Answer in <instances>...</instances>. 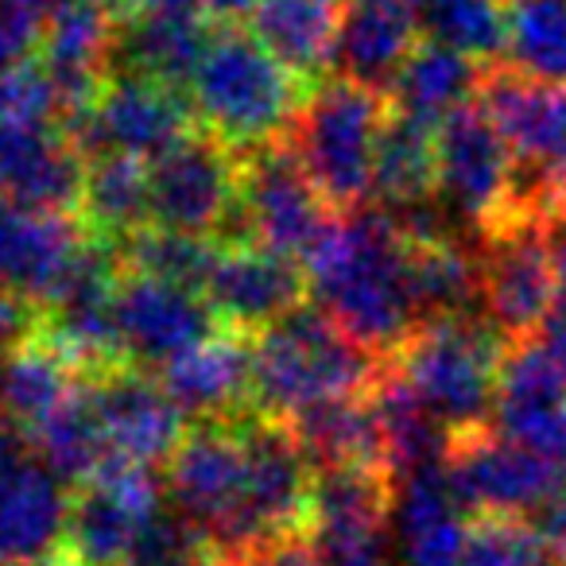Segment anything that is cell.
Segmentation results:
<instances>
[{
    "label": "cell",
    "instance_id": "d4e9b609",
    "mask_svg": "<svg viewBox=\"0 0 566 566\" xmlns=\"http://www.w3.org/2000/svg\"><path fill=\"white\" fill-rule=\"evenodd\" d=\"M396 535L408 566H462L470 520L442 465L400 481Z\"/></svg>",
    "mask_w": 566,
    "mask_h": 566
},
{
    "label": "cell",
    "instance_id": "8fae6325",
    "mask_svg": "<svg viewBox=\"0 0 566 566\" xmlns=\"http://www.w3.org/2000/svg\"><path fill=\"white\" fill-rule=\"evenodd\" d=\"M442 470L473 516H532L566 481L555 458L509 439L493 423L450 434Z\"/></svg>",
    "mask_w": 566,
    "mask_h": 566
},
{
    "label": "cell",
    "instance_id": "bcb514c9",
    "mask_svg": "<svg viewBox=\"0 0 566 566\" xmlns=\"http://www.w3.org/2000/svg\"><path fill=\"white\" fill-rule=\"evenodd\" d=\"M551 244H555V264H558V280H563V300H566V218H558L551 226Z\"/></svg>",
    "mask_w": 566,
    "mask_h": 566
},
{
    "label": "cell",
    "instance_id": "836d02e7",
    "mask_svg": "<svg viewBox=\"0 0 566 566\" xmlns=\"http://www.w3.org/2000/svg\"><path fill=\"white\" fill-rule=\"evenodd\" d=\"M28 442H32L35 458L71 489H78L82 481L94 478L105 458H109V442H105L102 419L94 411L90 380L71 400L59 403L43 423H35L28 431Z\"/></svg>",
    "mask_w": 566,
    "mask_h": 566
},
{
    "label": "cell",
    "instance_id": "7dc6e473",
    "mask_svg": "<svg viewBox=\"0 0 566 566\" xmlns=\"http://www.w3.org/2000/svg\"><path fill=\"white\" fill-rule=\"evenodd\" d=\"M206 566H241V563H237V558H226V555H213Z\"/></svg>",
    "mask_w": 566,
    "mask_h": 566
},
{
    "label": "cell",
    "instance_id": "7bdbcfd3",
    "mask_svg": "<svg viewBox=\"0 0 566 566\" xmlns=\"http://www.w3.org/2000/svg\"><path fill=\"white\" fill-rule=\"evenodd\" d=\"M35 318H40V311H35L24 295L12 292L9 283H0V354H4L12 342L24 338V334H32Z\"/></svg>",
    "mask_w": 566,
    "mask_h": 566
},
{
    "label": "cell",
    "instance_id": "6da1fadb",
    "mask_svg": "<svg viewBox=\"0 0 566 566\" xmlns=\"http://www.w3.org/2000/svg\"><path fill=\"white\" fill-rule=\"evenodd\" d=\"M303 264L315 307L385 361L423 326L411 295V244L385 206L338 213Z\"/></svg>",
    "mask_w": 566,
    "mask_h": 566
},
{
    "label": "cell",
    "instance_id": "d590c367",
    "mask_svg": "<svg viewBox=\"0 0 566 566\" xmlns=\"http://www.w3.org/2000/svg\"><path fill=\"white\" fill-rule=\"evenodd\" d=\"M509 66L539 82H566V0H504Z\"/></svg>",
    "mask_w": 566,
    "mask_h": 566
},
{
    "label": "cell",
    "instance_id": "30bf717a",
    "mask_svg": "<svg viewBox=\"0 0 566 566\" xmlns=\"http://www.w3.org/2000/svg\"><path fill=\"white\" fill-rule=\"evenodd\" d=\"M481 307L509 346L539 338L547 318L563 303L551 226L539 218H516L489 237H478Z\"/></svg>",
    "mask_w": 566,
    "mask_h": 566
},
{
    "label": "cell",
    "instance_id": "8d00e7d4",
    "mask_svg": "<svg viewBox=\"0 0 566 566\" xmlns=\"http://www.w3.org/2000/svg\"><path fill=\"white\" fill-rule=\"evenodd\" d=\"M423 32L478 63H501L509 24L504 0H423Z\"/></svg>",
    "mask_w": 566,
    "mask_h": 566
},
{
    "label": "cell",
    "instance_id": "ba28073f",
    "mask_svg": "<svg viewBox=\"0 0 566 566\" xmlns=\"http://www.w3.org/2000/svg\"><path fill=\"white\" fill-rule=\"evenodd\" d=\"M439 198L473 237L520 218L516 151L481 102L462 105L439 125Z\"/></svg>",
    "mask_w": 566,
    "mask_h": 566
},
{
    "label": "cell",
    "instance_id": "5bb4252c",
    "mask_svg": "<svg viewBox=\"0 0 566 566\" xmlns=\"http://www.w3.org/2000/svg\"><path fill=\"white\" fill-rule=\"evenodd\" d=\"M237 195H241V156L206 128L151 164L156 226L226 241L237 218Z\"/></svg>",
    "mask_w": 566,
    "mask_h": 566
},
{
    "label": "cell",
    "instance_id": "d6a6232c",
    "mask_svg": "<svg viewBox=\"0 0 566 566\" xmlns=\"http://www.w3.org/2000/svg\"><path fill=\"white\" fill-rule=\"evenodd\" d=\"M411 295H416V307L423 323L478 315V303H481L478 244H465L462 237L411 244Z\"/></svg>",
    "mask_w": 566,
    "mask_h": 566
},
{
    "label": "cell",
    "instance_id": "b9f144b4",
    "mask_svg": "<svg viewBox=\"0 0 566 566\" xmlns=\"http://www.w3.org/2000/svg\"><path fill=\"white\" fill-rule=\"evenodd\" d=\"M527 524L535 527V535L543 539V547L566 566V481L527 516Z\"/></svg>",
    "mask_w": 566,
    "mask_h": 566
},
{
    "label": "cell",
    "instance_id": "ffe728a7",
    "mask_svg": "<svg viewBox=\"0 0 566 566\" xmlns=\"http://www.w3.org/2000/svg\"><path fill=\"white\" fill-rule=\"evenodd\" d=\"M90 159L59 125H0V198L28 210L78 213Z\"/></svg>",
    "mask_w": 566,
    "mask_h": 566
},
{
    "label": "cell",
    "instance_id": "ee69618b",
    "mask_svg": "<svg viewBox=\"0 0 566 566\" xmlns=\"http://www.w3.org/2000/svg\"><path fill=\"white\" fill-rule=\"evenodd\" d=\"M198 4H202V12L213 24H241V20L252 17L260 0H198Z\"/></svg>",
    "mask_w": 566,
    "mask_h": 566
},
{
    "label": "cell",
    "instance_id": "c3c4849f",
    "mask_svg": "<svg viewBox=\"0 0 566 566\" xmlns=\"http://www.w3.org/2000/svg\"><path fill=\"white\" fill-rule=\"evenodd\" d=\"M558 462H563V470H566V442H563V458H558Z\"/></svg>",
    "mask_w": 566,
    "mask_h": 566
},
{
    "label": "cell",
    "instance_id": "ab89813d",
    "mask_svg": "<svg viewBox=\"0 0 566 566\" xmlns=\"http://www.w3.org/2000/svg\"><path fill=\"white\" fill-rule=\"evenodd\" d=\"M40 40L43 20H35L32 12L17 9L9 0H0V78L32 63L40 55Z\"/></svg>",
    "mask_w": 566,
    "mask_h": 566
},
{
    "label": "cell",
    "instance_id": "9a60e30c",
    "mask_svg": "<svg viewBox=\"0 0 566 566\" xmlns=\"http://www.w3.org/2000/svg\"><path fill=\"white\" fill-rule=\"evenodd\" d=\"M233 423L244 442V512L256 524L260 539L307 535L315 465L295 439L292 423L256 408L233 416Z\"/></svg>",
    "mask_w": 566,
    "mask_h": 566
},
{
    "label": "cell",
    "instance_id": "277c9868",
    "mask_svg": "<svg viewBox=\"0 0 566 566\" xmlns=\"http://www.w3.org/2000/svg\"><path fill=\"white\" fill-rule=\"evenodd\" d=\"M392 97L346 74L315 82L292 128V148L334 213L373 206V175Z\"/></svg>",
    "mask_w": 566,
    "mask_h": 566
},
{
    "label": "cell",
    "instance_id": "681fc988",
    "mask_svg": "<svg viewBox=\"0 0 566 566\" xmlns=\"http://www.w3.org/2000/svg\"><path fill=\"white\" fill-rule=\"evenodd\" d=\"M408 4H416V9H423V0H408Z\"/></svg>",
    "mask_w": 566,
    "mask_h": 566
},
{
    "label": "cell",
    "instance_id": "d6986e66",
    "mask_svg": "<svg viewBox=\"0 0 566 566\" xmlns=\"http://www.w3.org/2000/svg\"><path fill=\"white\" fill-rule=\"evenodd\" d=\"M493 427L547 458H563L566 442V365L543 338L509 346L496 385ZM563 465V462H558Z\"/></svg>",
    "mask_w": 566,
    "mask_h": 566
},
{
    "label": "cell",
    "instance_id": "60d3db41",
    "mask_svg": "<svg viewBox=\"0 0 566 566\" xmlns=\"http://www.w3.org/2000/svg\"><path fill=\"white\" fill-rule=\"evenodd\" d=\"M241 566H326L323 555L315 551V543L307 535H280V539L260 543L252 555L237 558Z\"/></svg>",
    "mask_w": 566,
    "mask_h": 566
},
{
    "label": "cell",
    "instance_id": "e0dca14e",
    "mask_svg": "<svg viewBox=\"0 0 566 566\" xmlns=\"http://www.w3.org/2000/svg\"><path fill=\"white\" fill-rule=\"evenodd\" d=\"M117 331L125 361L136 369L159 373L179 354L213 338L221 323L198 292L125 272L117 287Z\"/></svg>",
    "mask_w": 566,
    "mask_h": 566
},
{
    "label": "cell",
    "instance_id": "4fadbf2b",
    "mask_svg": "<svg viewBox=\"0 0 566 566\" xmlns=\"http://www.w3.org/2000/svg\"><path fill=\"white\" fill-rule=\"evenodd\" d=\"M392 470H315L307 539L326 566H392Z\"/></svg>",
    "mask_w": 566,
    "mask_h": 566
},
{
    "label": "cell",
    "instance_id": "44dd1931",
    "mask_svg": "<svg viewBox=\"0 0 566 566\" xmlns=\"http://www.w3.org/2000/svg\"><path fill=\"white\" fill-rule=\"evenodd\" d=\"M82 241L86 226L74 213L28 210L0 198V283H9L35 311L59 292Z\"/></svg>",
    "mask_w": 566,
    "mask_h": 566
},
{
    "label": "cell",
    "instance_id": "cb8c5ba5",
    "mask_svg": "<svg viewBox=\"0 0 566 566\" xmlns=\"http://www.w3.org/2000/svg\"><path fill=\"white\" fill-rule=\"evenodd\" d=\"M71 516V485L40 458L0 485V555L12 566H43L59 555Z\"/></svg>",
    "mask_w": 566,
    "mask_h": 566
},
{
    "label": "cell",
    "instance_id": "7402d4cb",
    "mask_svg": "<svg viewBox=\"0 0 566 566\" xmlns=\"http://www.w3.org/2000/svg\"><path fill=\"white\" fill-rule=\"evenodd\" d=\"M252 349L256 338L221 326L156 373L164 392L190 419H233L252 408Z\"/></svg>",
    "mask_w": 566,
    "mask_h": 566
},
{
    "label": "cell",
    "instance_id": "f907efd6",
    "mask_svg": "<svg viewBox=\"0 0 566 566\" xmlns=\"http://www.w3.org/2000/svg\"><path fill=\"white\" fill-rule=\"evenodd\" d=\"M43 566H63V563H59V558H51V563H43Z\"/></svg>",
    "mask_w": 566,
    "mask_h": 566
},
{
    "label": "cell",
    "instance_id": "603a6c76",
    "mask_svg": "<svg viewBox=\"0 0 566 566\" xmlns=\"http://www.w3.org/2000/svg\"><path fill=\"white\" fill-rule=\"evenodd\" d=\"M423 43V12L408 0H346L334 66L346 78L392 94L396 74Z\"/></svg>",
    "mask_w": 566,
    "mask_h": 566
},
{
    "label": "cell",
    "instance_id": "1f68e13d",
    "mask_svg": "<svg viewBox=\"0 0 566 566\" xmlns=\"http://www.w3.org/2000/svg\"><path fill=\"white\" fill-rule=\"evenodd\" d=\"M373 198L385 210L439 198V128L392 109L377 148Z\"/></svg>",
    "mask_w": 566,
    "mask_h": 566
},
{
    "label": "cell",
    "instance_id": "7c38bea8",
    "mask_svg": "<svg viewBox=\"0 0 566 566\" xmlns=\"http://www.w3.org/2000/svg\"><path fill=\"white\" fill-rule=\"evenodd\" d=\"M156 465L109 454L102 470L71 489V516L59 547L63 566H125L133 543L159 512Z\"/></svg>",
    "mask_w": 566,
    "mask_h": 566
},
{
    "label": "cell",
    "instance_id": "52a82bcc",
    "mask_svg": "<svg viewBox=\"0 0 566 566\" xmlns=\"http://www.w3.org/2000/svg\"><path fill=\"white\" fill-rule=\"evenodd\" d=\"M334 218L338 213L318 195L287 136V140L241 151L237 218L221 244H264L303 260Z\"/></svg>",
    "mask_w": 566,
    "mask_h": 566
},
{
    "label": "cell",
    "instance_id": "74e56055",
    "mask_svg": "<svg viewBox=\"0 0 566 566\" xmlns=\"http://www.w3.org/2000/svg\"><path fill=\"white\" fill-rule=\"evenodd\" d=\"M462 566H563L527 516H473Z\"/></svg>",
    "mask_w": 566,
    "mask_h": 566
},
{
    "label": "cell",
    "instance_id": "83f0119b",
    "mask_svg": "<svg viewBox=\"0 0 566 566\" xmlns=\"http://www.w3.org/2000/svg\"><path fill=\"white\" fill-rule=\"evenodd\" d=\"M218 24L198 12L182 17H136L120 20L113 71H133L171 90H187L213 43Z\"/></svg>",
    "mask_w": 566,
    "mask_h": 566
},
{
    "label": "cell",
    "instance_id": "ac0fdd59",
    "mask_svg": "<svg viewBox=\"0 0 566 566\" xmlns=\"http://www.w3.org/2000/svg\"><path fill=\"white\" fill-rule=\"evenodd\" d=\"M90 396H94L109 454L128 458V462L167 465V458L187 434V423H182L187 416L148 369L117 365L90 380Z\"/></svg>",
    "mask_w": 566,
    "mask_h": 566
},
{
    "label": "cell",
    "instance_id": "4dcf8cb0",
    "mask_svg": "<svg viewBox=\"0 0 566 566\" xmlns=\"http://www.w3.org/2000/svg\"><path fill=\"white\" fill-rule=\"evenodd\" d=\"M78 218L90 233L113 244H125L140 229L156 226V218H151V167H144V159L136 156H120V151L90 159Z\"/></svg>",
    "mask_w": 566,
    "mask_h": 566
},
{
    "label": "cell",
    "instance_id": "2e32d148",
    "mask_svg": "<svg viewBox=\"0 0 566 566\" xmlns=\"http://www.w3.org/2000/svg\"><path fill=\"white\" fill-rule=\"evenodd\" d=\"M307 292V264H300V256L264 244H226L202 300L221 326L256 338L283 315L303 307Z\"/></svg>",
    "mask_w": 566,
    "mask_h": 566
},
{
    "label": "cell",
    "instance_id": "5b68a950",
    "mask_svg": "<svg viewBox=\"0 0 566 566\" xmlns=\"http://www.w3.org/2000/svg\"><path fill=\"white\" fill-rule=\"evenodd\" d=\"M504 354V334L485 315H465L423 323L388 361L408 377L427 411L454 434L493 423Z\"/></svg>",
    "mask_w": 566,
    "mask_h": 566
},
{
    "label": "cell",
    "instance_id": "f1b7e54d",
    "mask_svg": "<svg viewBox=\"0 0 566 566\" xmlns=\"http://www.w3.org/2000/svg\"><path fill=\"white\" fill-rule=\"evenodd\" d=\"M292 431L315 470H392L373 392L315 403L292 419Z\"/></svg>",
    "mask_w": 566,
    "mask_h": 566
},
{
    "label": "cell",
    "instance_id": "e575fe53",
    "mask_svg": "<svg viewBox=\"0 0 566 566\" xmlns=\"http://www.w3.org/2000/svg\"><path fill=\"white\" fill-rule=\"evenodd\" d=\"M117 249H120V260H125V272L151 275V280H164V283H175V287L206 295V283H210L213 264H218L226 244H221L218 237L148 226L136 237H128L125 244H117Z\"/></svg>",
    "mask_w": 566,
    "mask_h": 566
},
{
    "label": "cell",
    "instance_id": "4316f807",
    "mask_svg": "<svg viewBox=\"0 0 566 566\" xmlns=\"http://www.w3.org/2000/svg\"><path fill=\"white\" fill-rule=\"evenodd\" d=\"M82 385L86 377L78 365L40 326H32V334L0 354V419L28 434Z\"/></svg>",
    "mask_w": 566,
    "mask_h": 566
},
{
    "label": "cell",
    "instance_id": "9c48e42d",
    "mask_svg": "<svg viewBox=\"0 0 566 566\" xmlns=\"http://www.w3.org/2000/svg\"><path fill=\"white\" fill-rule=\"evenodd\" d=\"M59 128L86 159L120 151V156L156 164L202 125H198L195 102H187L182 90L133 71H113L94 109L63 120Z\"/></svg>",
    "mask_w": 566,
    "mask_h": 566
},
{
    "label": "cell",
    "instance_id": "f6af8a7d",
    "mask_svg": "<svg viewBox=\"0 0 566 566\" xmlns=\"http://www.w3.org/2000/svg\"><path fill=\"white\" fill-rule=\"evenodd\" d=\"M543 342L551 346V354L558 357V361L566 365V300L555 307V315L547 318V326H543V334H539Z\"/></svg>",
    "mask_w": 566,
    "mask_h": 566
},
{
    "label": "cell",
    "instance_id": "484cf974",
    "mask_svg": "<svg viewBox=\"0 0 566 566\" xmlns=\"http://www.w3.org/2000/svg\"><path fill=\"white\" fill-rule=\"evenodd\" d=\"M346 0H260L249 32L307 86L323 82L338 55Z\"/></svg>",
    "mask_w": 566,
    "mask_h": 566
},
{
    "label": "cell",
    "instance_id": "7a4b0ae2",
    "mask_svg": "<svg viewBox=\"0 0 566 566\" xmlns=\"http://www.w3.org/2000/svg\"><path fill=\"white\" fill-rule=\"evenodd\" d=\"M311 86L292 74L249 24H218L213 43L190 82L198 125L237 156L287 140Z\"/></svg>",
    "mask_w": 566,
    "mask_h": 566
},
{
    "label": "cell",
    "instance_id": "8992f818",
    "mask_svg": "<svg viewBox=\"0 0 566 566\" xmlns=\"http://www.w3.org/2000/svg\"><path fill=\"white\" fill-rule=\"evenodd\" d=\"M478 102L489 109L520 167V218H566V94L509 63L485 66Z\"/></svg>",
    "mask_w": 566,
    "mask_h": 566
},
{
    "label": "cell",
    "instance_id": "f35d334b",
    "mask_svg": "<svg viewBox=\"0 0 566 566\" xmlns=\"http://www.w3.org/2000/svg\"><path fill=\"white\" fill-rule=\"evenodd\" d=\"M213 555H218V551L206 539L202 527L190 524V520L175 509V512H156V516L148 520L140 539L128 551L125 566H206Z\"/></svg>",
    "mask_w": 566,
    "mask_h": 566
},
{
    "label": "cell",
    "instance_id": "816d5d0a",
    "mask_svg": "<svg viewBox=\"0 0 566 566\" xmlns=\"http://www.w3.org/2000/svg\"><path fill=\"white\" fill-rule=\"evenodd\" d=\"M0 566H12V563H9V558H4V555H0Z\"/></svg>",
    "mask_w": 566,
    "mask_h": 566
},
{
    "label": "cell",
    "instance_id": "3957f363",
    "mask_svg": "<svg viewBox=\"0 0 566 566\" xmlns=\"http://www.w3.org/2000/svg\"><path fill=\"white\" fill-rule=\"evenodd\" d=\"M385 357L354 342L323 307H295L256 334L252 349V408L292 423L300 411L342 396L373 392Z\"/></svg>",
    "mask_w": 566,
    "mask_h": 566
},
{
    "label": "cell",
    "instance_id": "f546056e",
    "mask_svg": "<svg viewBox=\"0 0 566 566\" xmlns=\"http://www.w3.org/2000/svg\"><path fill=\"white\" fill-rule=\"evenodd\" d=\"M481 78H485V63H478V59L462 55V51L447 48V43L427 35V40L411 51L403 71L396 74L392 94L388 97H392V109L439 128L450 113L478 102Z\"/></svg>",
    "mask_w": 566,
    "mask_h": 566
}]
</instances>
